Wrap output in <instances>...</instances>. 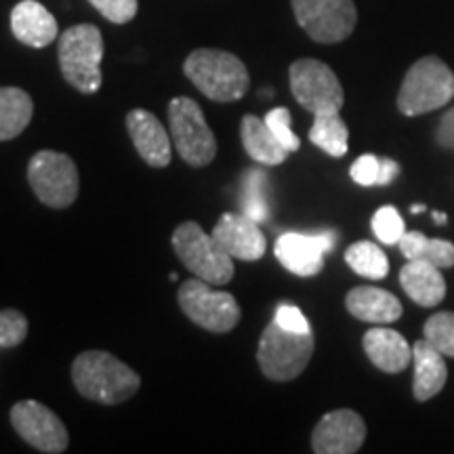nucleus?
I'll return each mask as SVG.
<instances>
[{
	"label": "nucleus",
	"instance_id": "1",
	"mask_svg": "<svg viewBox=\"0 0 454 454\" xmlns=\"http://www.w3.org/2000/svg\"><path fill=\"white\" fill-rule=\"evenodd\" d=\"M72 381L78 394L98 404L116 406L137 394L141 377L116 356L90 349L74 360Z\"/></svg>",
	"mask_w": 454,
	"mask_h": 454
},
{
	"label": "nucleus",
	"instance_id": "2",
	"mask_svg": "<svg viewBox=\"0 0 454 454\" xmlns=\"http://www.w3.org/2000/svg\"><path fill=\"white\" fill-rule=\"evenodd\" d=\"M184 72L202 95L219 104L242 99L251 84L247 66L236 55L219 49H196L187 55Z\"/></svg>",
	"mask_w": 454,
	"mask_h": 454
},
{
	"label": "nucleus",
	"instance_id": "3",
	"mask_svg": "<svg viewBox=\"0 0 454 454\" xmlns=\"http://www.w3.org/2000/svg\"><path fill=\"white\" fill-rule=\"evenodd\" d=\"M59 67L74 89L93 95L101 89V59H104V36L93 24L67 27L59 38Z\"/></svg>",
	"mask_w": 454,
	"mask_h": 454
},
{
	"label": "nucleus",
	"instance_id": "4",
	"mask_svg": "<svg viewBox=\"0 0 454 454\" xmlns=\"http://www.w3.org/2000/svg\"><path fill=\"white\" fill-rule=\"evenodd\" d=\"M454 98V74L440 57H423L408 70L397 95L404 116H419L448 106Z\"/></svg>",
	"mask_w": 454,
	"mask_h": 454
},
{
	"label": "nucleus",
	"instance_id": "5",
	"mask_svg": "<svg viewBox=\"0 0 454 454\" xmlns=\"http://www.w3.org/2000/svg\"><path fill=\"white\" fill-rule=\"evenodd\" d=\"M173 251L192 274L213 286H223L234 278V261L196 221L175 227Z\"/></svg>",
	"mask_w": 454,
	"mask_h": 454
},
{
	"label": "nucleus",
	"instance_id": "6",
	"mask_svg": "<svg viewBox=\"0 0 454 454\" xmlns=\"http://www.w3.org/2000/svg\"><path fill=\"white\" fill-rule=\"evenodd\" d=\"M314 333H293L278 322L265 328L261 334L257 362L261 372L271 381H293L309 364L314 356Z\"/></svg>",
	"mask_w": 454,
	"mask_h": 454
},
{
	"label": "nucleus",
	"instance_id": "7",
	"mask_svg": "<svg viewBox=\"0 0 454 454\" xmlns=\"http://www.w3.org/2000/svg\"><path fill=\"white\" fill-rule=\"evenodd\" d=\"M168 129L181 160L202 168L217 156V139L204 118L202 107L190 98H175L168 104Z\"/></svg>",
	"mask_w": 454,
	"mask_h": 454
},
{
	"label": "nucleus",
	"instance_id": "8",
	"mask_svg": "<svg viewBox=\"0 0 454 454\" xmlns=\"http://www.w3.org/2000/svg\"><path fill=\"white\" fill-rule=\"evenodd\" d=\"M177 299L184 314L204 331L230 333L242 317L234 294L215 291L213 284L200 278H192L181 284Z\"/></svg>",
	"mask_w": 454,
	"mask_h": 454
},
{
	"label": "nucleus",
	"instance_id": "9",
	"mask_svg": "<svg viewBox=\"0 0 454 454\" xmlns=\"http://www.w3.org/2000/svg\"><path fill=\"white\" fill-rule=\"evenodd\" d=\"M27 181L38 200L51 208H67L78 198V168L67 154L43 150L27 164Z\"/></svg>",
	"mask_w": 454,
	"mask_h": 454
},
{
	"label": "nucleus",
	"instance_id": "10",
	"mask_svg": "<svg viewBox=\"0 0 454 454\" xmlns=\"http://www.w3.org/2000/svg\"><path fill=\"white\" fill-rule=\"evenodd\" d=\"M291 90L299 106L316 114L340 112L345 101L337 74L317 59H297L291 66Z\"/></svg>",
	"mask_w": 454,
	"mask_h": 454
},
{
	"label": "nucleus",
	"instance_id": "11",
	"mask_svg": "<svg viewBox=\"0 0 454 454\" xmlns=\"http://www.w3.org/2000/svg\"><path fill=\"white\" fill-rule=\"evenodd\" d=\"M293 11L299 26L316 43L345 41L357 24L354 0H293Z\"/></svg>",
	"mask_w": 454,
	"mask_h": 454
},
{
	"label": "nucleus",
	"instance_id": "12",
	"mask_svg": "<svg viewBox=\"0 0 454 454\" xmlns=\"http://www.w3.org/2000/svg\"><path fill=\"white\" fill-rule=\"evenodd\" d=\"M11 423L21 440L41 452L59 454L66 452L70 444V435L61 419L36 400L17 402L11 408Z\"/></svg>",
	"mask_w": 454,
	"mask_h": 454
},
{
	"label": "nucleus",
	"instance_id": "13",
	"mask_svg": "<svg viewBox=\"0 0 454 454\" xmlns=\"http://www.w3.org/2000/svg\"><path fill=\"white\" fill-rule=\"evenodd\" d=\"M337 234L320 231V234H297L288 231L276 240V257L291 274L311 278L325 268V254L333 251Z\"/></svg>",
	"mask_w": 454,
	"mask_h": 454
},
{
	"label": "nucleus",
	"instance_id": "14",
	"mask_svg": "<svg viewBox=\"0 0 454 454\" xmlns=\"http://www.w3.org/2000/svg\"><path fill=\"white\" fill-rule=\"evenodd\" d=\"M366 440L364 419L356 411L340 408L326 412L311 434V448L317 454H354Z\"/></svg>",
	"mask_w": 454,
	"mask_h": 454
},
{
	"label": "nucleus",
	"instance_id": "15",
	"mask_svg": "<svg viewBox=\"0 0 454 454\" xmlns=\"http://www.w3.org/2000/svg\"><path fill=\"white\" fill-rule=\"evenodd\" d=\"M213 238L231 259L242 261H259L268 247L263 230L247 215H221L217 225L213 227Z\"/></svg>",
	"mask_w": 454,
	"mask_h": 454
},
{
	"label": "nucleus",
	"instance_id": "16",
	"mask_svg": "<svg viewBox=\"0 0 454 454\" xmlns=\"http://www.w3.org/2000/svg\"><path fill=\"white\" fill-rule=\"evenodd\" d=\"M127 129L133 139L135 150L144 158L145 164L154 168H164L173 158V141H170L167 129L147 110H130L127 116Z\"/></svg>",
	"mask_w": 454,
	"mask_h": 454
},
{
	"label": "nucleus",
	"instance_id": "17",
	"mask_svg": "<svg viewBox=\"0 0 454 454\" xmlns=\"http://www.w3.org/2000/svg\"><path fill=\"white\" fill-rule=\"evenodd\" d=\"M11 30L20 43L32 49H44L59 36L57 20L38 0H21L11 11Z\"/></svg>",
	"mask_w": 454,
	"mask_h": 454
},
{
	"label": "nucleus",
	"instance_id": "18",
	"mask_svg": "<svg viewBox=\"0 0 454 454\" xmlns=\"http://www.w3.org/2000/svg\"><path fill=\"white\" fill-rule=\"evenodd\" d=\"M444 354L434 348L427 339L412 345L414 381L412 394L417 402H427L444 389L448 379V366Z\"/></svg>",
	"mask_w": 454,
	"mask_h": 454
},
{
	"label": "nucleus",
	"instance_id": "19",
	"mask_svg": "<svg viewBox=\"0 0 454 454\" xmlns=\"http://www.w3.org/2000/svg\"><path fill=\"white\" fill-rule=\"evenodd\" d=\"M345 308L354 317L371 325H391L402 317V303L395 294L374 286H356L345 297Z\"/></svg>",
	"mask_w": 454,
	"mask_h": 454
},
{
	"label": "nucleus",
	"instance_id": "20",
	"mask_svg": "<svg viewBox=\"0 0 454 454\" xmlns=\"http://www.w3.org/2000/svg\"><path fill=\"white\" fill-rule=\"evenodd\" d=\"M364 351L379 371L395 374L412 364V345L391 328H371L364 334Z\"/></svg>",
	"mask_w": 454,
	"mask_h": 454
},
{
	"label": "nucleus",
	"instance_id": "21",
	"mask_svg": "<svg viewBox=\"0 0 454 454\" xmlns=\"http://www.w3.org/2000/svg\"><path fill=\"white\" fill-rule=\"evenodd\" d=\"M400 284L408 297L423 308H435L446 297V280L438 265L408 259L400 271Z\"/></svg>",
	"mask_w": 454,
	"mask_h": 454
},
{
	"label": "nucleus",
	"instance_id": "22",
	"mask_svg": "<svg viewBox=\"0 0 454 454\" xmlns=\"http://www.w3.org/2000/svg\"><path fill=\"white\" fill-rule=\"evenodd\" d=\"M240 137L247 154L259 164L276 167V164H282L286 160V156L291 154V152L276 139V135L271 133L268 122H265L263 118L253 116V114H247V116L242 118Z\"/></svg>",
	"mask_w": 454,
	"mask_h": 454
},
{
	"label": "nucleus",
	"instance_id": "23",
	"mask_svg": "<svg viewBox=\"0 0 454 454\" xmlns=\"http://www.w3.org/2000/svg\"><path fill=\"white\" fill-rule=\"evenodd\" d=\"M34 104L24 89L0 87V141L15 139L32 121Z\"/></svg>",
	"mask_w": 454,
	"mask_h": 454
},
{
	"label": "nucleus",
	"instance_id": "24",
	"mask_svg": "<svg viewBox=\"0 0 454 454\" xmlns=\"http://www.w3.org/2000/svg\"><path fill=\"white\" fill-rule=\"evenodd\" d=\"M309 141L322 152H326L328 156L340 158L348 154L349 129L339 112L316 114L314 124L309 129Z\"/></svg>",
	"mask_w": 454,
	"mask_h": 454
},
{
	"label": "nucleus",
	"instance_id": "25",
	"mask_svg": "<svg viewBox=\"0 0 454 454\" xmlns=\"http://www.w3.org/2000/svg\"><path fill=\"white\" fill-rule=\"evenodd\" d=\"M402 248V254L406 259L427 261V263L438 265L440 270L452 268L454 265V244L448 240H431L421 231H406L402 240L397 242Z\"/></svg>",
	"mask_w": 454,
	"mask_h": 454
},
{
	"label": "nucleus",
	"instance_id": "26",
	"mask_svg": "<svg viewBox=\"0 0 454 454\" xmlns=\"http://www.w3.org/2000/svg\"><path fill=\"white\" fill-rule=\"evenodd\" d=\"M268 185V175H265L263 170L248 168L247 173L242 175V215L257 221V223H263V221L270 219Z\"/></svg>",
	"mask_w": 454,
	"mask_h": 454
},
{
	"label": "nucleus",
	"instance_id": "27",
	"mask_svg": "<svg viewBox=\"0 0 454 454\" xmlns=\"http://www.w3.org/2000/svg\"><path fill=\"white\" fill-rule=\"evenodd\" d=\"M345 261L357 276L371 278V280H381L389 274V259L379 244L368 240H360L351 244L345 253Z\"/></svg>",
	"mask_w": 454,
	"mask_h": 454
},
{
	"label": "nucleus",
	"instance_id": "28",
	"mask_svg": "<svg viewBox=\"0 0 454 454\" xmlns=\"http://www.w3.org/2000/svg\"><path fill=\"white\" fill-rule=\"evenodd\" d=\"M425 339L448 357H454V314L440 311L425 322Z\"/></svg>",
	"mask_w": 454,
	"mask_h": 454
},
{
	"label": "nucleus",
	"instance_id": "29",
	"mask_svg": "<svg viewBox=\"0 0 454 454\" xmlns=\"http://www.w3.org/2000/svg\"><path fill=\"white\" fill-rule=\"evenodd\" d=\"M372 231L383 244H397L406 234V225L397 208L381 207L372 217Z\"/></svg>",
	"mask_w": 454,
	"mask_h": 454
},
{
	"label": "nucleus",
	"instance_id": "30",
	"mask_svg": "<svg viewBox=\"0 0 454 454\" xmlns=\"http://www.w3.org/2000/svg\"><path fill=\"white\" fill-rule=\"evenodd\" d=\"M27 337V317L17 309L0 311V349L21 345Z\"/></svg>",
	"mask_w": 454,
	"mask_h": 454
},
{
	"label": "nucleus",
	"instance_id": "31",
	"mask_svg": "<svg viewBox=\"0 0 454 454\" xmlns=\"http://www.w3.org/2000/svg\"><path fill=\"white\" fill-rule=\"evenodd\" d=\"M271 129V133L276 135V139L286 147L288 152H297L301 147V139L293 133L291 129V112L286 107H274V110L268 112V116L263 118Z\"/></svg>",
	"mask_w": 454,
	"mask_h": 454
},
{
	"label": "nucleus",
	"instance_id": "32",
	"mask_svg": "<svg viewBox=\"0 0 454 454\" xmlns=\"http://www.w3.org/2000/svg\"><path fill=\"white\" fill-rule=\"evenodd\" d=\"M112 24H129L137 15V0H89Z\"/></svg>",
	"mask_w": 454,
	"mask_h": 454
},
{
	"label": "nucleus",
	"instance_id": "33",
	"mask_svg": "<svg viewBox=\"0 0 454 454\" xmlns=\"http://www.w3.org/2000/svg\"><path fill=\"white\" fill-rule=\"evenodd\" d=\"M349 175L357 185H364V187L379 185V175H381V158H377L374 154L360 156L354 164H351Z\"/></svg>",
	"mask_w": 454,
	"mask_h": 454
},
{
	"label": "nucleus",
	"instance_id": "34",
	"mask_svg": "<svg viewBox=\"0 0 454 454\" xmlns=\"http://www.w3.org/2000/svg\"><path fill=\"white\" fill-rule=\"evenodd\" d=\"M274 322H278L282 328H286V331H293V333H309L311 331L308 317L303 316V311H301L299 308H294V305H288V303H282L280 308L276 309Z\"/></svg>",
	"mask_w": 454,
	"mask_h": 454
},
{
	"label": "nucleus",
	"instance_id": "35",
	"mask_svg": "<svg viewBox=\"0 0 454 454\" xmlns=\"http://www.w3.org/2000/svg\"><path fill=\"white\" fill-rule=\"evenodd\" d=\"M435 137H438V144L442 147H450V150H454V107L442 116L438 135H435Z\"/></svg>",
	"mask_w": 454,
	"mask_h": 454
},
{
	"label": "nucleus",
	"instance_id": "36",
	"mask_svg": "<svg viewBox=\"0 0 454 454\" xmlns=\"http://www.w3.org/2000/svg\"><path fill=\"white\" fill-rule=\"evenodd\" d=\"M397 175H400V167L395 160L389 158H381V175H379V185H389Z\"/></svg>",
	"mask_w": 454,
	"mask_h": 454
},
{
	"label": "nucleus",
	"instance_id": "37",
	"mask_svg": "<svg viewBox=\"0 0 454 454\" xmlns=\"http://www.w3.org/2000/svg\"><path fill=\"white\" fill-rule=\"evenodd\" d=\"M434 221H438V223H440V225H444V223H446V221H448V217H446V215H444V213L435 211V213H434Z\"/></svg>",
	"mask_w": 454,
	"mask_h": 454
},
{
	"label": "nucleus",
	"instance_id": "38",
	"mask_svg": "<svg viewBox=\"0 0 454 454\" xmlns=\"http://www.w3.org/2000/svg\"><path fill=\"white\" fill-rule=\"evenodd\" d=\"M425 211V204H414L412 207V213L414 215H419V213H423Z\"/></svg>",
	"mask_w": 454,
	"mask_h": 454
},
{
	"label": "nucleus",
	"instance_id": "39",
	"mask_svg": "<svg viewBox=\"0 0 454 454\" xmlns=\"http://www.w3.org/2000/svg\"><path fill=\"white\" fill-rule=\"evenodd\" d=\"M168 278H170V282H177V280H179V278H177V274H175V271H170V276H168Z\"/></svg>",
	"mask_w": 454,
	"mask_h": 454
}]
</instances>
